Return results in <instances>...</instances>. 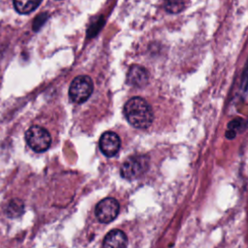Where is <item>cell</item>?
Returning a JSON list of instances; mask_svg holds the SVG:
<instances>
[{
	"label": "cell",
	"instance_id": "30bf717a",
	"mask_svg": "<svg viewBox=\"0 0 248 248\" xmlns=\"http://www.w3.org/2000/svg\"><path fill=\"white\" fill-rule=\"evenodd\" d=\"M23 210H24V205L22 201L18 199H15L11 201V202L9 203L6 212L10 218H15L21 215Z\"/></svg>",
	"mask_w": 248,
	"mask_h": 248
},
{
	"label": "cell",
	"instance_id": "6da1fadb",
	"mask_svg": "<svg viewBox=\"0 0 248 248\" xmlns=\"http://www.w3.org/2000/svg\"><path fill=\"white\" fill-rule=\"evenodd\" d=\"M127 121L138 129L148 128L153 121V112L149 104L140 97L131 98L124 106Z\"/></svg>",
	"mask_w": 248,
	"mask_h": 248
},
{
	"label": "cell",
	"instance_id": "7c38bea8",
	"mask_svg": "<svg viewBox=\"0 0 248 248\" xmlns=\"http://www.w3.org/2000/svg\"><path fill=\"white\" fill-rule=\"evenodd\" d=\"M241 122H242V119H234L232 121H231L228 125L229 127V130H233L235 131V129L239 128L240 125H241Z\"/></svg>",
	"mask_w": 248,
	"mask_h": 248
},
{
	"label": "cell",
	"instance_id": "ba28073f",
	"mask_svg": "<svg viewBox=\"0 0 248 248\" xmlns=\"http://www.w3.org/2000/svg\"><path fill=\"white\" fill-rule=\"evenodd\" d=\"M148 81L147 71L139 65H133L130 67L127 74V82L136 87H143Z\"/></svg>",
	"mask_w": 248,
	"mask_h": 248
},
{
	"label": "cell",
	"instance_id": "4fadbf2b",
	"mask_svg": "<svg viewBox=\"0 0 248 248\" xmlns=\"http://www.w3.org/2000/svg\"><path fill=\"white\" fill-rule=\"evenodd\" d=\"M226 136L228 139H233L235 137V131L233 130H228L226 133Z\"/></svg>",
	"mask_w": 248,
	"mask_h": 248
},
{
	"label": "cell",
	"instance_id": "8992f818",
	"mask_svg": "<svg viewBox=\"0 0 248 248\" xmlns=\"http://www.w3.org/2000/svg\"><path fill=\"white\" fill-rule=\"evenodd\" d=\"M120 145V139L114 132L104 133L99 140L100 149L107 157L114 156L119 151Z\"/></svg>",
	"mask_w": 248,
	"mask_h": 248
},
{
	"label": "cell",
	"instance_id": "8fae6325",
	"mask_svg": "<svg viewBox=\"0 0 248 248\" xmlns=\"http://www.w3.org/2000/svg\"><path fill=\"white\" fill-rule=\"evenodd\" d=\"M163 2L165 10L170 14L180 13L186 6L185 0H163Z\"/></svg>",
	"mask_w": 248,
	"mask_h": 248
},
{
	"label": "cell",
	"instance_id": "7a4b0ae2",
	"mask_svg": "<svg viewBox=\"0 0 248 248\" xmlns=\"http://www.w3.org/2000/svg\"><path fill=\"white\" fill-rule=\"evenodd\" d=\"M149 167V159L145 155H134L129 157L121 166V176L133 180L141 176Z\"/></svg>",
	"mask_w": 248,
	"mask_h": 248
},
{
	"label": "cell",
	"instance_id": "3957f363",
	"mask_svg": "<svg viewBox=\"0 0 248 248\" xmlns=\"http://www.w3.org/2000/svg\"><path fill=\"white\" fill-rule=\"evenodd\" d=\"M25 140L29 147L36 152L47 150L51 143V137L48 131L38 125L30 127L26 131Z\"/></svg>",
	"mask_w": 248,
	"mask_h": 248
},
{
	"label": "cell",
	"instance_id": "5b68a950",
	"mask_svg": "<svg viewBox=\"0 0 248 248\" xmlns=\"http://www.w3.org/2000/svg\"><path fill=\"white\" fill-rule=\"evenodd\" d=\"M119 203L114 198H106L97 203L95 215L99 222L108 224L116 218L119 213Z\"/></svg>",
	"mask_w": 248,
	"mask_h": 248
},
{
	"label": "cell",
	"instance_id": "277c9868",
	"mask_svg": "<svg viewBox=\"0 0 248 248\" xmlns=\"http://www.w3.org/2000/svg\"><path fill=\"white\" fill-rule=\"evenodd\" d=\"M93 92V81L88 76H78L73 79L69 96L74 103L81 104L85 102Z\"/></svg>",
	"mask_w": 248,
	"mask_h": 248
},
{
	"label": "cell",
	"instance_id": "9c48e42d",
	"mask_svg": "<svg viewBox=\"0 0 248 248\" xmlns=\"http://www.w3.org/2000/svg\"><path fill=\"white\" fill-rule=\"evenodd\" d=\"M42 0H14V6L19 14H29L40 5Z\"/></svg>",
	"mask_w": 248,
	"mask_h": 248
},
{
	"label": "cell",
	"instance_id": "52a82bcc",
	"mask_svg": "<svg viewBox=\"0 0 248 248\" xmlns=\"http://www.w3.org/2000/svg\"><path fill=\"white\" fill-rule=\"evenodd\" d=\"M127 244L128 238L125 232L115 229L106 234L102 248H127Z\"/></svg>",
	"mask_w": 248,
	"mask_h": 248
}]
</instances>
